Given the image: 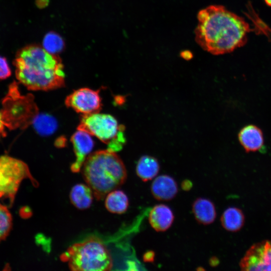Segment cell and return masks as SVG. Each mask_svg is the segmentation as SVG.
<instances>
[{
	"label": "cell",
	"instance_id": "52a82bcc",
	"mask_svg": "<svg viewBox=\"0 0 271 271\" xmlns=\"http://www.w3.org/2000/svg\"><path fill=\"white\" fill-rule=\"evenodd\" d=\"M244 271L271 270V240H263L253 244L239 262Z\"/></svg>",
	"mask_w": 271,
	"mask_h": 271
},
{
	"label": "cell",
	"instance_id": "603a6c76",
	"mask_svg": "<svg viewBox=\"0 0 271 271\" xmlns=\"http://www.w3.org/2000/svg\"><path fill=\"white\" fill-rule=\"evenodd\" d=\"M192 186V183L190 181L188 180H184L181 184L182 188L185 191L190 190Z\"/></svg>",
	"mask_w": 271,
	"mask_h": 271
},
{
	"label": "cell",
	"instance_id": "2e32d148",
	"mask_svg": "<svg viewBox=\"0 0 271 271\" xmlns=\"http://www.w3.org/2000/svg\"><path fill=\"white\" fill-rule=\"evenodd\" d=\"M159 170L160 165L158 160L148 155L141 157L136 166L138 176L144 182L155 178L158 174Z\"/></svg>",
	"mask_w": 271,
	"mask_h": 271
},
{
	"label": "cell",
	"instance_id": "cb8c5ba5",
	"mask_svg": "<svg viewBox=\"0 0 271 271\" xmlns=\"http://www.w3.org/2000/svg\"><path fill=\"white\" fill-rule=\"evenodd\" d=\"M264 2L267 6L271 7V0H264Z\"/></svg>",
	"mask_w": 271,
	"mask_h": 271
},
{
	"label": "cell",
	"instance_id": "ffe728a7",
	"mask_svg": "<svg viewBox=\"0 0 271 271\" xmlns=\"http://www.w3.org/2000/svg\"><path fill=\"white\" fill-rule=\"evenodd\" d=\"M44 47L47 50L49 49V52L54 54L58 51L59 48L62 47V41L58 36L56 35H49L46 37L44 39Z\"/></svg>",
	"mask_w": 271,
	"mask_h": 271
},
{
	"label": "cell",
	"instance_id": "9c48e42d",
	"mask_svg": "<svg viewBox=\"0 0 271 271\" xmlns=\"http://www.w3.org/2000/svg\"><path fill=\"white\" fill-rule=\"evenodd\" d=\"M91 136L86 131L77 129L71 137V141L76 157L75 162L71 166L73 172L76 173L81 170L85 160L91 154L94 145Z\"/></svg>",
	"mask_w": 271,
	"mask_h": 271
},
{
	"label": "cell",
	"instance_id": "8992f818",
	"mask_svg": "<svg viewBox=\"0 0 271 271\" xmlns=\"http://www.w3.org/2000/svg\"><path fill=\"white\" fill-rule=\"evenodd\" d=\"M25 179L38 186L25 163L8 156L0 157V198H8L12 203L21 183Z\"/></svg>",
	"mask_w": 271,
	"mask_h": 271
},
{
	"label": "cell",
	"instance_id": "277c9868",
	"mask_svg": "<svg viewBox=\"0 0 271 271\" xmlns=\"http://www.w3.org/2000/svg\"><path fill=\"white\" fill-rule=\"evenodd\" d=\"M74 271H107L113 266L111 254L99 239L91 237L75 243L61 255Z\"/></svg>",
	"mask_w": 271,
	"mask_h": 271
},
{
	"label": "cell",
	"instance_id": "6da1fadb",
	"mask_svg": "<svg viewBox=\"0 0 271 271\" xmlns=\"http://www.w3.org/2000/svg\"><path fill=\"white\" fill-rule=\"evenodd\" d=\"M195 40L204 50L213 55L231 52L247 42L251 29L242 17L224 6L212 5L198 14Z\"/></svg>",
	"mask_w": 271,
	"mask_h": 271
},
{
	"label": "cell",
	"instance_id": "ac0fdd59",
	"mask_svg": "<svg viewBox=\"0 0 271 271\" xmlns=\"http://www.w3.org/2000/svg\"><path fill=\"white\" fill-rule=\"evenodd\" d=\"M37 132L43 136L50 135L56 129L57 123L56 119L48 114H40L35 117L33 121Z\"/></svg>",
	"mask_w": 271,
	"mask_h": 271
},
{
	"label": "cell",
	"instance_id": "5bb4252c",
	"mask_svg": "<svg viewBox=\"0 0 271 271\" xmlns=\"http://www.w3.org/2000/svg\"><path fill=\"white\" fill-rule=\"evenodd\" d=\"M69 197L71 203L74 207L80 210H84L90 207L94 195L92 190L87 184L80 183L72 188Z\"/></svg>",
	"mask_w": 271,
	"mask_h": 271
},
{
	"label": "cell",
	"instance_id": "d6986e66",
	"mask_svg": "<svg viewBox=\"0 0 271 271\" xmlns=\"http://www.w3.org/2000/svg\"><path fill=\"white\" fill-rule=\"evenodd\" d=\"M12 226V217L7 207L0 203V242L8 235Z\"/></svg>",
	"mask_w": 271,
	"mask_h": 271
},
{
	"label": "cell",
	"instance_id": "44dd1931",
	"mask_svg": "<svg viewBox=\"0 0 271 271\" xmlns=\"http://www.w3.org/2000/svg\"><path fill=\"white\" fill-rule=\"evenodd\" d=\"M11 75V68L7 59L0 56V80L8 78Z\"/></svg>",
	"mask_w": 271,
	"mask_h": 271
},
{
	"label": "cell",
	"instance_id": "9a60e30c",
	"mask_svg": "<svg viewBox=\"0 0 271 271\" xmlns=\"http://www.w3.org/2000/svg\"><path fill=\"white\" fill-rule=\"evenodd\" d=\"M105 206L110 212L122 214L128 207V198L122 190L117 189L111 191L105 197Z\"/></svg>",
	"mask_w": 271,
	"mask_h": 271
},
{
	"label": "cell",
	"instance_id": "5b68a950",
	"mask_svg": "<svg viewBox=\"0 0 271 271\" xmlns=\"http://www.w3.org/2000/svg\"><path fill=\"white\" fill-rule=\"evenodd\" d=\"M77 129L95 137L115 152L121 150L126 142L124 127L110 114L99 112L83 115Z\"/></svg>",
	"mask_w": 271,
	"mask_h": 271
},
{
	"label": "cell",
	"instance_id": "3957f363",
	"mask_svg": "<svg viewBox=\"0 0 271 271\" xmlns=\"http://www.w3.org/2000/svg\"><path fill=\"white\" fill-rule=\"evenodd\" d=\"M82 173L86 184L97 200L116 189L125 181V166L116 152L109 149L91 153L82 167Z\"/></svg>",
	"mask_w": 271,
	"mask_h": 271
},
{
	"label": "cell",
	"instance_id": "7c38bea8",
	"mask_svg": "<svg viewBox=\"0 0 271 271\" xmlns=\"http://www.w3.org/2000/svg\"><path fill=\"white\" fill-rule=\"evenodd\" d=\"M238 139L247 152L258 151L263 146L262 133L258 127L253 125H249L241 129Z\"/></svg>",
	"mask_w": 271,
	"mask_h": 271
},
{
	"label": "cell",
	"instance_id": "30bf717a",
	"mask_svg": "<svg viewBox=\"0 0 271 271\" xmlns=\"http://www.w3.org/2000/svg\"><path fill=\"white\" fill-rule=\"evenodd\" d=\"M151 193L154 197L159 201H169L177 195L178 188L177 182L167 175L157 177L152 182Z\"/></svg>",
	"mask_w": 271,
	"mask_h": 271
},
{
	"label": "cell",
	"instance_id": "7a4b0ae2",
	"mask_svg": "<svg viewBox=\"0 0 271 271\" xmlns=\"http://www.w3.org/2000/svg\"><path fill=\"white\" fill-rule=\"evenodd\" d=\"M14 65L17 79L29 90L47 91L65 85L61 59L39 45H30L19 50Z\"/></svg>",
	"mask_w": 271,
	"mask_h": 271
},
{
	"label": "cell",
	"instance_id": "7402d4cb",
	"mask_svg": "<svg viewBox=\"0 0 271 271\" xmlns=\"http://www.w3.org/2000/svg\"><path fill=\"white\" fill-rule=\"evenodd\" d=\"M155 253L154 251H146L143 256V260L146 262H153L154 261Z\"/></svg>",
	"mask_w": 271,
	"mask_h": 271
},
{
	"label": "cell",
	"instance_id": "ba28073f",
	"mask_svg": "<svg viewBox=\"0 0 271 271\" xmlns=\"http://www.w3.org/2000/svg\"><path fill=\"white\" fill-rule=\"evenodd\" d=\"M65 103L67 107L83 115L99 112L102 106L99 90L88 88L74 91L67 96Z\"/></svg>",
	"mask_w": 271,
	"mask_h": 271
},
{
	"label": "cell",
	"instance_id": "8fae6325",
	"mask_svg": "<svg viewBox=\"0 0 271 271\" xmlns=\"http://www.w3.org/2000/svg\"><path fill=\"white\" fill-rule=\"evenodd\" d=\"M174 219L173 212L167 205L160 204L152 208L149 215V221L152 228L158 232L168 230Z\"/></svg>",
	"mask_w": 271,
	"mask_h": 271
},
{
	"label": "cell",
	"instance_id": "4fadbf2b",
	"mask_svg": "<svg viewBox=\"0 0 271 271\" xmlns=\"http://www.w3.org/2000/svg\"><path fill=\"white\" fill-rule=\"evenodd\" d=\"M192 212L199 223L208 225L216 218V211L213 203L204 198L196 199L192 204Z\"/></svg>",
	"mask_w": 271,
	"mask_h": 271
},
{
	"label": "cell",
	"instance_id": "e0dca14e",
	"mask_svg": "<svg viewBox=\"0 0 271 271\" xmlns=\"http://www.w3.org/2000/svg\"><path fill=\"white\" fill-rule=\"evenodd\" d=\"M244 215L242 211L236 207H229L222 214L221 224L226 230L236 232L239 230L244 223Z\"/></svg>",
	"mask_w": 271,
	"mask_h": 271
}]
</instances>
